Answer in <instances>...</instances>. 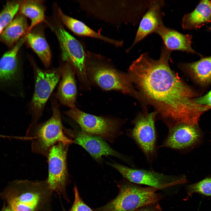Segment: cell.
Instances as JSON below:
<instances>
[{"label": "cell", "instance_id": "d4e9b609", "mask_svg": "<svg viewBox=\"0 0 211 211\" xmlns=\"http://www.w3.org/2000/svg\"><path fill=\"white\" fill-rule=\"evenodd\" d=\"M188 195L197 193L211 196V178H207L196 183L189 185L186 188Z\"/></svg>", "mask_w": 211, "mask_h": 211}, {"label": "cell", "instance_id": "ffe728a7", "mask_svg": "<svg viewBox=\"0 0 211 211\" xmlns=\"http://www.w3.org/2000/svg\"><path fill=\"white\" fill-rule=\"evenodd\" d=\"M179 66L199 85L206 86L211 84V56L194 62L181 63Z\"/></svg>", "mask_w": 211, "mask_h": 211}, {"label": "cell", "instance_id": "7402d4cb", "mask_svg": "<svg viewBox=\"0 0 211 211\" xmlns=\"http://www.w3.org/2000/svg\"><path fill=\"white\" fill-rule=\"evenodd\" d=\"M26 17L18 15L5 28L1 34V40L8 45L17 42L28 32Z\"/></svg>", "mask_w": 211, "mask_h": 211}, {"label": "cell", "instance_id": "6da1fadb", "mask_svg": "<svg viewBox=\"0 0 211 211\" xmlns=\"http://www.w3.org/2000/svg\"><path fill=\"white\" fill-rule=\"evenodd\" d=\"M171 52L163 44L158 59L144 53L132 62L127 73L138 90L139 101L153 106L168 127L180 123L197 125L210 108L195 102V92L172 70Z\"/></svg>", "mask_w": 211, "mask_h": 211}, {"label": "cell", "instance_id": "e0dca14e", "mask_svg": "<svg viewBox=\"0 0 211 211\" xmlns=\"http://www.w3.org/2000/svg\"><path fill=\"white\" fill-rule=\"evenodd\" d=\"M156 33L162 39L164 45L168 50H179L193 54H198L192 47V36L184 34L168 28L164 24L161 25Z\"/></svg>", "mask_w": 211, "mask_h": 211}, {"label": "cell", "instance_id": "ac0fdd59", "mask_svg": "<svg viewBox=\"0 0 211 211\" xmlns=\"http://www.w3.org/2000/svg\"><path fill=\"white\" fill-rule=\"evenodd\" d=\"M58 15L62 22L75 34L101 40L116 47H122V40H117L105 36L93 30L82 22L64 14L59 8Z\"/></svg>", "mask_w": 211, "mask_h": 211}, {"label": "cell", "instance_id": "7a4b0ae2", "mask_svg": "<svg viewBox=\"0 0 211 211\" xmlns=\"http://www.w3.org/2000/svg\"><path fill=\"white\" fill-rule=\"evenodd\" d=\"M86 53V73L91 85L105 91H119L138 99V92L127 73L118 70L104 56L88 51Z\"/></svg>", "mask_w": 211, "mask_h": 211}, {"label": "cell", "instance_id": "f1b7e54d", "mask_svg": "<svg viewBox=\"0 0 211 211\" xmlns=\"http://www.w3.org/2000/svg\"><path fill=\"white\" fill-rule=\"evenodd\" d=\"M1 211H14L9 206L7 207H5Z\"/></svg>", "mask_w": 211, "mask_h": 211}, {"label": "cell", "instance_id": "277c9868", "mask_svg": "<svg viewBox=\"0 0 211 211\" xmlns=\"http://www.w3.org/2000/svg\"><path fill=\"white\" fill-rule=\"evenodd\" d=\"M59 41L61 57L64 62L72 67L80 83L81 89L88 91L91 84L86 68V53L79 41L67 31L61 24L49 25Z\"/></svg>", "mask_w": 211, "mask_h": 211}, {"label": "cell", "instance_id": "603a6c76", "mask_svg": "<svg viewBox=\"0 0 211 211\" xmlns=\"http://www.w3.org/2000/svg\"><path fill=\"white\" fill-rule=\"evenodd\" d=\"M19 4L20 14L31 21L28 32L45 21V8L42 1L23 0L19 1Z\"/></svg>", "mask_w": 211, "mask_h": 211}, {"label": "cell", "instance_id": "52a82bcc", "mask_svg": "<svg viewBox=\"0 0 211 211\" xmlns=\"http://www.w3.org/2000/svg\"><path fill=\"white\" fill-rule=\"evenodd\" d=\"M64 113L76 122L83 131L110 142H113L116 137L122 134L121 128L125 123L124 120L89 114L76 106Z\"/></svg>", "mask_w": 211, "mask_h": 211}, {"label": "cell", "instance_id": "cb8c5ba5", "mask_svg": "<svg viewBox=\"0 0 211 211\" xmlns=\"http://www.w3.org/2000/svg\"><path fill=\"white\" fill-rule=\"evenodd\" d=\"M19 1H9L0 13V25L4 29L13 19L19 10Z\"/></svg>", "mask_w": 211, "mask_h": 211}, {"label": "cell", "instance_id": "f546056e", "mask_svg": "<svg viewBox=\"0 0 211 211\" xmlns=\"http://www.w3.org/2000/svg\"><path fill=\"white\" fill-rule=\"evenodd\" d=\"M3 29V27L0 25V34L2 33Z\"/></svg>", "mask_w": 211, "mask_h": 211}, {"label": "cell", "instance_id": "ba28073f", "mask_svg": "<svg viewBox=\"0 0 211 211\" xmlns=\"http://www.w3.org/2000/svg\"><path fill=\"white\" fill-rule=\"evenodd\" d=\"M10 189L6 198L14 211H36L44 202L45 193L40 183L21 181V186Z\"/></svg>", "mask_w": 211, "mask_h": 211}, {"label": "cell", "instance_id": "4fadbf2b", "mask_svg": "<svg viewBox=\"0 0 211 211\" xmlns=\"http://www.w3.org/2000/svg\"><path fill=\"white\" fill-rule=\"evenodd\" d=\"M169 128L167 136L161 147L183 149L194 145L200 137L198 125L191 126L180 123Z\"/></svg>", "mask_w": 211, "mask_h": 211}, {"label": "cell", "instance_id": "8992f818", "mask_svg": "<svg viewBox=\"0 0 211 211\" xmlns=\"http://www.w3.org/2000/svg\"><path fill=\"white\" fill-rule=\"evenodd\" d=\"M30 61L35 79L34 92L29 107L32 117L29 126L31 127L38 123L46 104L62 77V70L61 66L43 70L33 60Z\"/></svg>", "mask_w": 211, "mask_h": 211}, {"label": "cell", "instance_id": "484cf974", "mask_svg": "<svg viewBox=\"0 0 211 211\" xmlns=\"http://www.w3.org/2000/svg\"><path fill=\"white\" fill-rule=\"evenodd\" d=\"M74 200L73 204L68 211H94L86 205L80 197L76 186L74 189Z\"/></svg>", "mask_w": 211, "mask_h": 211}, {"label": "cell", "instance_id": "d6986e66", "mask_svg": "<svg viewBox=\"0 0 211 211\" xmlns=\"http://www.w3.org/2000/svg\"><path fill=\"white\" fill-rule=\"evenodd\" d=\"M25 41L44 66L48 68L51 61V53L42 28H34L28 32L25 35Z\"/></svg>", "mask_w": 211, "mask_h": 211}, {"label": "cell", "instance_id": "8fae6325", "mask_svg": "<svg viewBox=\"0 0 211 211\" xmlns=\"http://www.w3.org/2000/svg\"><path fill=\"white\" fill-rule=\"evenodd\" d=\"M156 111L139 114L133 120L131 135L149 160L156 153L157 135L155 125Z\"/></svg>", "mask_w": 211, "mask_h": 211}, {"label": "cell", "instance_id": "44dd1931", "mask_svg": "<svg viewBox=\"0 0 211 211\" xmlns=\"http://www.w3.org/2000/svg\"><path fill=\"white\" fill-rule=\"evenodd\" d=\"M211 21V1H201L192 12L185 14L182 20L183 29H197Z\"/></svg>", "mask_w": 211, "mask_h": 211}, {"label": "cell", "instance_id": "9a60e30c", "mask_svg": "<svg viewBox=\"0 0 211 211\" xmlns=\"http://www.w3.org/2000/svg\"><path fill=\"white\" fill-rule=\"evenodd\" d=\"M25 35L0 59V88L12 86L20 78V69L17 55L25 41Z\"/></svg>", "mask_w": 211, "mask_h": 211}, {"label": "cell", "instance_id": "5b68a950", "mask_svg": "<svg viewBox=\"0 0 211 211\" xmlns=\"http://www.w3.org/2000/svg\"><path fill=\"white\" fill-rule=\"evenodd\" d=\"M117 196L96 211H134L144 206L158 203L162 195L156 192L159 188L141 187L131 183L119 187Z\"/></svg>", "mask_w": 211, "mask_h": 211}, {"label": "cell", "instance_id": "9c48e42d", "mask_svg": "<svg viewBox=\"0 0 211 211\" xmlns=\"http://www.w3.org/2000/svg\"><path fill=\"white\" fill-rule=\"evenodd\" d=\"M131 183L157 188L160 189L185 183L184 176L168 175L152 171L133 169L120 164L108 162Z\"/></svg>", "mask_w": 211, "mask_h": 211}, {"label": "cell", "instance_id": "83f0119b", "mask_svg": "<svg viewBox=\"0 0 211 211\" xmlns=\"http://www.w3.org/2000/svg\"><path fill=\"white\" fill-rule=\"evenodd\" d=\"M134 211H163L158 203H154L141 207Z\"/></svg>", "mask_w": 211, "mask_h": 211}, {"label": "cell", "instance_id": "7c38bea8", "mask_svg": "<svg viewBox=\"0 0 211 211\" xmlns=\"http://www.w3.org/2000/svg\"><path fill=\"white\" fill-rule=\"evenodd\" d=\"M66 132L74 143L81 146L98 162L103 156H112L124 160V156L112 148L101 137L87 134L81 130H67Z\"/></svg>", "mask_w": 211, "mask_h": 211}, {"label": "cell", "instance_id": "30bf717a", "mask_svg": "<svg viewBox=\"0 0 211 211\" xmlns=\"http://www.w3.org/2000/svg\"><path fill=\"white\" fill-rule=\"evenodd\" d=\"M69 145L57 143L50 148L47 156L48 175L46 184L51 191L61 193L65 190L68 177L67 157Z\"/></svg>", "mask_w": 211, "mask_h": 211}, {"label": "cell", "instance_id": "3957f363", "mask_svg": "<svg viewBox=\"0 0 211 211\" xmlns=\"http://www.w3.org/2000/svg\"><path fill=\"white\" fill-rule=\"evenodd\" d=\"M52 110L51 117L46 121L29 127L27 133L31 140V149L36 153L47 156L50 148L58 143L70 144L73 140L66 135V129L63 126L61 114L55 95L51 99Z\"/></svg>", "mask_w": 211, "mask_h": 211}, {"label": "cell", "instance_id": "4316f807", "mask_svg": "<svg viewBox=\"0 0 211 211\" xmlns=\"http://www.w3.org/2000/svg\"><path fill=\"white\" fill-rule=\"evenodd\" d=\"M196 103L207 106L211 109V90L205 95L194 98Z\"/></svg>", "mask_w": 211, "mask_h": 211}, {"label": "cell", "instance_id": "2e32d148", "mask_svg": "<svg viewBox=\"0 0 211 211\" xmlns=\"http://www.w3.org/2000/svg\"><path fill=\"white\" fill-rule=\"evenodd\" d=\"M61 66L62 70V78L57 92L55 95L62 104L72 108L76 106L77 95L75 74L69 63L64 62Z\"/></svg>", "mask_w": 211, "mask_h": 211}, {"label": "cell", "instance_id": "5bb4252c", "mask_svg": "<svg viewBox=\"0 0 211 211\" xmlns=\"http://www.w3.org/2000/svg\"><path fill=\"white\" fill-rule=\"evenodd\" d=\"M164 5L163 1H150L148 9L140 22L134 41L127 50V52L148 35L156 33L159 27L164 24L163 18L164 14L162 8Z\"/></svg>", "mask_w": 211, "mask_h": 211}]
</instances>
